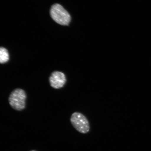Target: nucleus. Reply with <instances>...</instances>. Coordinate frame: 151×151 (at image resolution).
<instances>
[{"mask_svg":"<svg viewBox=\"0 0 151 151\" xmlns=\"http://www.w3.org/2000/svg\"><path fill=\"white\" fill-rule=\"evenodd\" d=\"M49 83L52 88L59 89L63 88L67 82V78L62 72L55 71L51 73L49 78Z\"/></svg>","mask_w":151,"mask_h":151,"instance_id":"20e7f679","label":"nucleus"},{"mask_svg":"<svg viewBox=\"0 0 151 151\" xmlns=\"http://www.w3.org/2000/svg\"><path fill=\"white\" fill-rule=\"evenodd\" d=\"M9 57L8 51L6 49L1 47L0 49V63L1 64L7 63L9 60Z\"/></svg>","mask_w":151,"mask_h":151,"instance_id":"39448f33","label":"nucleus"},{"mask_svg":"<svg viewBox=\"0 0 151 151\" xmlns=\"http://www.w3.org/2000/svg\"><path fill=\"white\" fill-rule=\"evenodd\" d=\"M51 16L57 23L62 25H68L71 18L69 13L60 4L53 5L50 11Z\"/></svg>","mask_w":151,"mask_h":151,"instance_id":"f03ea898","label":"nucleus"},{"mask_svg":"<svg viewBox=\"0 0 151 151\" xmlns=\"http://www.w3.org/2000/svg\"><path fill=\"white\" fill-rule=\"evenodd\" d=\"M70 122L77 131L82 134H86L90 129L89 122L84 115L80 112L73 113L70 118Z\"/></svg>","mask_w":151,"mask_h":151,"instance_id":"7ed1b4c3","label":"nucleus"},{"mask_svg":"<svg viewBox=\"0 0 151 151\" xmlns=\"http://www.w3.org/2000/svg\"><path fill=\"white\" fill-rule=\"evenodd\" d=\"M27 94L22 88H17L9 94L8 101L9 105L17 111H22L25 109Z\"/></svg>","mask_w":151,"mask_h":151,"instance_id":"f257e3e1","label":"nucleus"},{"mask_svg":"<svg viewBox=\"0 0 151 151\" xmlns=\"http://www.w3.org/2000/svg\"><path fill=\"white\" fill-rule=\"evenodd\" d=\"M36 151V150H31V151Z\"/></svg>","mask_w":151,"mask_h":151,"instance_id":"423d86ee","label":"nucleus"}]
</instances>
